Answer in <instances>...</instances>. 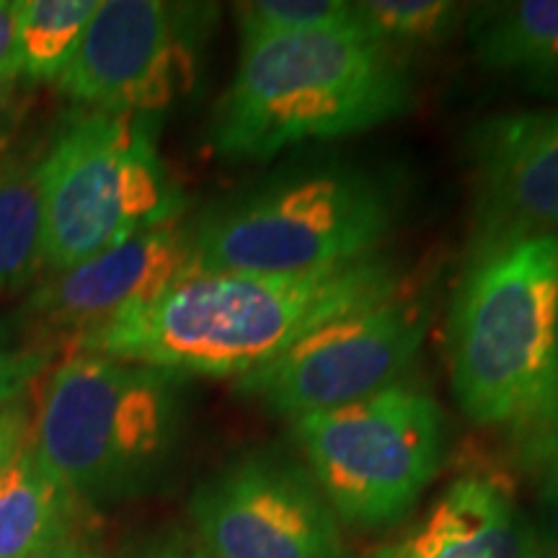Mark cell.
Instances as JSON below:
<instances>
[{"label": "cell", "mask_w": 558, "mask_h": 558, "mask_svg": "<svg viewBox=\"0 0 558 558\" xmlns=\"http://www.w3.org/2000/svg\"><path fill=\"white\" fill-rule=\"evenodd\" d=\"M401 292V271L373 254L303 275L199 271L143 311L83 339L73 354L140 362L166 373L243 378L318 326Z\"/></svg>", "instance_id": "6da1fadb"}, {"label": "cell", "mask_w": 558, "mask_h": 558, "mask_svg": "<svg viewBox=\"0 0 558 558\" xmlns=\"http://www.w3.org/2000/svg\"><path fill=\"white\" fill-rule=\"evenodd\" d=\"M463 414L522 445L558 435V239L471 248L448 320Z\"/></svg>", "instance_id": "7a4b0ae2"}, {"label": "cell", "mask_w": 558, "mask_h": 558, "mask_svg": "<svg viewBox=\"0 0 558 558\" xmlns=\"http://www.w3.org/2000/svg\"><path fill=\"white\" fill-rule=\"evenodd\" d=\"M411 99L407 62L362 26L251 41L215 107L209 148L235 163L269 160L311 140L380 128Z\"/></svg>", "instance_id": "3957f363"}, {"label": "cell", "mask_w": 558, "mask_h": 558, "mask_svg": "<svg viewBox=\"0 0 558 558\" xmlns=\"http://www.w3.org/2000/svg\"><path fill=\"white\" fill-rule=\"evenodd\" d=\"M401 215L393 179L349 158H305L209 205L190 226L199 271L303 275L378 254Z\"/></svg>", "instance_id": "277c9868"}, {"label": "cell", "mask_w": 558, "mask_h": 558, "mask_svg": "<svg viewBox=\"0 0 558 558\" xmlns=\"http://www.w3.org/2000/svg\"><path fill=\"white\" fill-rule=\"evenodd\" d=\"M181 380L140 362L70 354L47 375L29 448L88 507L148 492L179 448Z\"/></svg>", "instance_id": "5b68a950"}, {"label": "cell", "mask_w": 558, "mask_h": 558, "mask_svg": "<svg viewBox=\"0 0 558 558\" xmlns=\"http://www.w3.org/2000/svg\"><path fill=\"white\" fill-rule=\"evenodd\" d=\"M41 262L68 271L179 220L181 194L150 117L83 111L39 158Z\"/></svg>", "instance_id": "8992f818"}, {"label": "cell", "mask_w": 558, "mask_h": 558, "mask_svg": "<svg viewBox=\"0 0 558 558\" xmlns=\"http://www.w3.org/2000/svg\"><path fill=\"white\" fill-rule=\"evenodd\" d=\"M300 460L341 525L401 522L445 460V414L427 390L393 383L347 407L290 418Z\"/></svg>", "instance_id": "52a82bcc"}, {"label": "cell", "mask_w": 558, "mask_h": 558, "mask_svg": "<svg viewBox=\"0 0 558 558\" xmlns=\"http://www.w3.org/2000/svg\"><path fill=\"white\" fill-rule=\"evenodd\" d=\"M194 538L209 558H357L305 463L254 448L194 488Z\"/></svg>", "instance_id": "ba28073f"}, {"label": "cell", "mask_w": 558, "mask_h": 558, "mask_svg": "<svg viewBox=\"0 0 558 558\" xmlns=\"http://www.w3.org/2000/svg\"><path fill=\"white\" fill-rule=\"evenodd\" d=\"M213 11L163 0H104L54 83L88 111L158 114L192 90Z\"/></svg>", "instance_id": "9c48e42d"}, {"label": "cell", "mask_w": 558, "mask_h": 558, "mask_svg": "<svg viewBox=\"0 0 558 558\" xmlns=\"http://www.w3.org/2000/svg\"><path fill=\"white\" fill-rule=\"evenodd\" d=\"M427 324V303L396 292L318 326L269 365L235 380V390L288 418L347 407L399 383Z\"/></svg>", "instance_id": "30bf717a"}, {"label": "cell", "mask_w": 558, "mask_h": 558, "mask_svg": "<svg viewBox=\"0 0 558 558\" xmlns=\"http://www.w3.org/2000/svg\"><path fill=\"white\" fill-rule=\"evenodd\" d=\"M192 269V235L184 222L132 235L39 284L26 305L34 341L50 349L68 344L73 352L83 339L143 311Z\"/></svg>", "instance_id": "8fae6325"}, {"label": "cell", "mask_w": 558, "mask_h": 558, "mask_svg": "<svg viewBox=\"0 0 558 558\" xmlns=\"http://www.w3.org/2000/svg\"><path fill=\"white\" fill-rule=\"evenodd\" d=\"M473 184L471 248L558 239V107L486 117L465 135Z\"/></svg>", "instance_id": "7c38bea8"}, {"label": "cell", "mask_w": 558, "mask_h": 558, "mask_svg": "<svg viewBox=\"0 0 558 558\" xmlns=\"http://www.w3.org/2000/svg\"><path fill=\"white\" fill-rule=\"evenodd\" d=\"M369 558H535V538L509 486L492 476H463Z\"/></svg>", "instance_id": "4fadbf2b"}, {"label": "cell", "mask_w": 558, "mask_h": 558, "mask_svg": "<svg viewBox=\"0 0 558 558\" xmlns=\"http://www.w3.org/2000/svg\"><path fill=\"white\" fill-rule=\"evenodd\" d=\"M469 39L484 68L541 96H558V0L476 5Z\"/></svg>", "instance_id": "5bb4252c"}, {"label": "cell", "mask_w": 558, "mask_h": 558, "mask_svg": "<svg viewBox=\"0 0 558 558\" xmlns=\"http://www.w3.org/2000/svg\"><path fill=\"white\" fill-rule=\"evenodd\" d=\"M86 509L88 505L62 486L26 442L0 476V558H32L88 530Z\"/></svg>", "instance_id": "9a60e30c"}, {"label": "cell", "mask_w": 558, "mask_h": 558, "mask_svg": "<svg viewBox=\"0 0 558 558\" xmlns=\"http://www.w3.org/2000/svg\"><path fill=\"white\" fill-rule=\"evenodd\" d=\"M37 171L39 160L0 163V290L16 288L45 267Z\"/></svg>", "instance_id": "2e32d148"}, {"label": "cell", "mask_w": 558, "mask_h": 558, "mask_svg": "<svg viewBox=\"0 0 558 558\" xmlns=\"http://www.w3.org/2000/svg\"><path fill=\"white\" fill-rule=\"evenodd\" d=\"M99 0H19V62L32 81H58Z\"/></svg>", "instance_id": "e0dca14e"}, {"label": "cell", "mask_w": 558, "mask_h": 558, "mask_svg": "<svg viewBox=\"0 0 558 558\" xmlns=\"http://www.w3.org/2000/svg\"><path fill=\"white\" fill-rule=\"evenodd\" d=\"M465 5L450 0H367L357 3L362 29L388 50L442 45L458 29Z\"/></svg>", "instance_id": "ac0fdd59"}, {"label": "cell", "mask_w": 558, "mask_h": 558, "mask_svg": "<svg viewBox=\"0 0 558 558\" xmlns=\"http://www.w3.org/2000/svg\"><path fill=\"white\" fill-rule=\"evenodd\" d=\"M241 45L311 32L357 29V3L344 0H256L235 5Z\"/></svg>", "instance_id": "d6986e66"}, {"label": "cell", "mask_w": 558, "mask_h": 558, "mask_svg": "<svg viewBox=\"0 0 558 558\" xmlns=\"http://www.w3.org/2000/svg\"><path fill=\"white\" fill-rule=\"evenodd\" d=\"M535 471V512L530 518L535 558H558V435L527 445Z\"/></svg>", "instance_id": "ffe728a7"}, {"label": "cell", "mask_w": 558, "mask_h": 558, "mask_svg": "<svg viewBox=\"0 0 558 558\" xmlns=\"http://www.w3.org/2000/svg\"><path fill=\"white\" fill-rule=\"evenodd\" d=\"M54 349L21 341L0 324V407L26 399V390L47 373Z\"/></svg>", "instance_id": "44dd1931"}, {"label": "cell", "mask_w": 558, "mask_h": 558, "mask_svg": "<svg viewBox=\"0 0 558 558\" xmlns=\"http://www.w3.org/2000/svg\"><path fill=\"white\" fill-rule=\"evenodd\" d=\"M32 409L26 399L0 407V476L29 442Z\"/></svg>", "instance_id": "7402d4cb"}, {"label": "cell", "mask_w": 558, "mask_h": 558, "mask_svg": "<svg viewBox=\"0 0 558 558\" xmlns=\"http://www.w3.org/2000/svg\"><path fill=\"white\" fill-rule=\"evenodd\" d=\"M120 558H209L197 538L181 533H166L158 538L143 541L124 550Z\"/></svg>", "instance_id": "603a6c76"}, {"label": "cell", "mask_w": 558, "mask_h": 558, "mask_svg": "<svg viewBox=\"0 0 558 558\" xmlns=\"http://www.w3.org/2000/svg\"><path fill=\"white\" fill-rule=\"evenodd\" d=\"M16 29L19 0H0V83H16L21 75Z\"/></svg>", "instance_id": "cb8c5ba5"}, {"label": "cell", "mask_w": 558, "mask_h": 558, "mask_svg": "<svg viewBox=\"0 0 558 558\" xmlns=\"http://www.w3.org/2000/svg\"><path fill=\"white\" fill-rule=\"evenodd\" d=\"M32 558H104V554L96 546L90 530H81V533H73L68 538L52 543V546L39 550Z\"/></svg>", "instance_id": "d4e9b609"}, {"label": "cell", "mask_w": 558, "mask_h": 558, "mask_svg": "<svg viewBox=\"0 0 558 558\" xmlns=\"http://www.w3.org/2000/svg\"><path fill=\"white\" fill-rule=\"evenodd\" d=\"M24 114V96L16 83H0V143L16 130V124Z\"/></svg>", "instance_id": "484cf974"}]
</instances>
